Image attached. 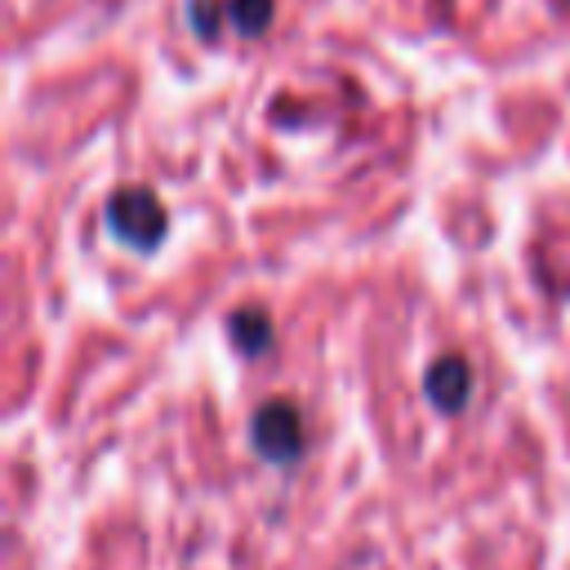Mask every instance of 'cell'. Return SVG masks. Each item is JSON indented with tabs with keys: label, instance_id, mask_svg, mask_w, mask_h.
<instances>
[{
	"label": "cell",
	"instance_id": "6da1fadb",
	"mask_svg": "<svg viewBox=\"0 0 570 570\" xmlns=\"http://www.w3.org/2000/svg\"><path fill=\"white\" fill-rule=\"evenodd\" d=\"M107 223H111V232H116L125 245H134V249H156V245L165 240V227H169L165 205H160L147 187H120V191L107 200Z\"/></svg>",
	"mask_w": 570,
	"mask_h": 570
},
{
	"label": "cell",
	"instance_id": "7a4b0ae2",
	"mask_svg": "<svg viewBox=\"0 0 570 570\" xmlns=\"http://www.w3.org/2000/svg\"><path fill=\"white\" fill-rule=\"evenodd\" d=\"M254 445L272 463L298 459V450H303V419H298V410L289 401H267L254 414Z\"/></svg>",
	"mask_w": 570,
	"mask_h": 570
},
{
	"label": "cell",
	"instance_id": "3957f363",
	"mask_svg": "<svg viewBox=\"0 0 570 570\" xmlns=\"http://www.w3.org/2000/svg\"><path fill=\"white\" fill-rule=\"evenodd\" d=\"M428 396H432V405L436 410H463V401H468V392H472V374H468V365L459 361V356H441L432 370H428Z\"/></svg>",
	"mask_w": 570,
	"mask_h": 570
},
{
	"label": "cell",
	"instance_id": "277c9868",
	"mask_svg": "<svg viewBox=\"0 0 570 570\" xmlns=\"http://www.w3.org/2000/svg\"><path fill=\"white\" fill-rule=\"evenodd\" d=\"M232 334H236V343H240L245 352H263L267 338H272V325H267L263 312H236V316H232Z\"/></svg>",
	"mask_w": 570,
	"mask_h": 570
},
{
	"label": "cell",
	"instance_id": "5b68a950",
	"mask_svg": "<svg viewBox=\"0 0 570 570\" xmlns=\"http://www.w3.org/2000/svg\"><path fill=\"white\" fill-rule=\"evenodd\" d=\"M232 22L245 36H258L272 22V0H232Z\"/></svg>",
	"mask_w": 570,
	"mask_h": 570
}]
</instances>
